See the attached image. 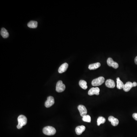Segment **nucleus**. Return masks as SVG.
<instances>
[{"instance_id": "nucleus-1", "label": "nucleus", "mask_w": 137, "mask_h": 137, "mask_svg": "<svg viewBox=\"0 0 137 137\" xmlns=\"http://www.w3.org/2000/svg\"><path fill=\"white\" fill-rule=\"evenodd\" d=\"M43 134L48 136H52L56 133V130L52 126H47L44 127L43 129Z\"/></svg>"}, {"instance_id": "nucleus-2", "label": "nucleus", "mask_w": 137, "mask_h": 137, "mask_svg": "<svg viewBox=\"0 0 137 137\" xmlns=\"http://www.w3.org/2000/svg\"><path fill=\"white\" fill-rule=\"evenodd\" d=\"M105 81V78L103 77H99L93 80L91 82V84L93 86H98L101 85Z\"/></svg>"}, {"instance_id": "nucleus-3", "label": "nucleus", "mask_w": 137, "mask_h": 137, "mask_svg": "<svg viewBox=\"0 0 137 137\" xmlns=\"http://www.w3.org/2000/svg\"><path fill=\"white\" fill-rule=\"evenodd\" d=\"M66 88V86L63 83V81L61 80H59L58 81L56 85V91L58 93H61L64 91Z\"/></svg>"}, {"instance_id": "nucleus-4", "label": "nucleus", "mask_w": 137, "mask_h": 137, "mask_svg": "<svg viewBox=\"0 0 137 137\" xmlns=\"http://www.w3.org/2000/svg\"><path fill=\"white\" fill-rule=\"evenodd\" d=\"M18 124L23 126L25 125L27 122V119L25 116L20 115L18 118Z\"/></svg>"}, {"instance_id": "nucleus-5", "label": "nucleus", "mask_w": 137, "mask_h": 137, "mask_svg": "<svg viewBox=\"0 0 137 137\" xmlns=\"http://www.w3.org/2000/svg\"><path fill=\"white\" fill-rule=\"evenodd\" d=\"M55 103V100L53 97L50 96L47 98V100L45 101V106L46 107L48 108L53 106Z\"/></svg>"}, {"instance_id": "nucleus-6", "label": "nucleus", "mask_w": 137, "mask_h": 137, "mask_svg": "<svg viewBox=\"0 0 137 137\" xmlns=\"http://www.w3.org/2000/svg\"><path fill=\"white\" fill-rule=\"evenodd\" d=\"M107 62L109 66L112 67L116 69L119 68V64L116 62L114 61L112 58H108L107 60Z\"/></svg>"}, {"instance_id": "nucleus-7", "label": "nucleus", "mask_w": 137, "mask_h": 137, "mask_svg": "<svg viewBox=\"0 0 137 137\" xmlns=\"http://www.w3.org/2000/svg\"><path fill=\"white\" fill-rule=\"evenodd\" d=\"M78 109L80 113V116L82 117L86 116L87 113V111L86 108L83 105H80L78 106Z\"/></svg>"}, {"instance_id": "nucleus-8", "label": "nucleus", "mask_w": 137, "mask_h": 137, "mask_svg": "<svg viewBox=\"0 0 137 137\" xmlns=\"http://www.w3.org/2000/svg\"><path fill=\"white\" fill-rule=\"evenodd\" d=\"M100 92V89L98 87L96 88H92L89 90L88 94L90 96L96 94V95H99Z\"/></svg>"}, {"instance_id": "nucleus-9", "label": "nucleus", "mask_w": 137, "mask_h": 137, "mask_svg": "<svg viewBox=\"0 0 137 137\" xmlns=\"http://www.w3.org/2000/svg\"><path fill=\"white\" fill-rule=\"evenodd\" d=\"M109 121L111 123V124L113 126H117L119 124V121L118 119L115 118L113 116H111L108 118Z\"/></svg>"}, {"instance_id": "nucleus-10", "label": "nucleus", "mask_w": 137, "mask_h": 137, "mask_svg": "<svg viewBox=\"0 0 137 137\" xmlns=\"http://www.w3.org/2000/svg\"><path fill=\"white\" fill-rule=\"evenodd\" d=\"M106 86L109 88H114L116 86L114 80L112 79H108L106 81Z\"/></svg>"}, {"instance_id": "nucleus-11", "label": "nucleus", "mask_w": 137, "mask_h": 137, "mask_svg": "<svg viewBox=\"0 0 137 137\" xmlns=\"http://www.w3.org/2000/svg\"><path fill=\"white\" fill-rule=\"evenodd\" d=\"M133 84L132 82L128 81L124 85L123 88V90L125 92H128L133 87Z\"/></svg>"}, {"instance_id": "nucleus-12", "label": "nucleus", "mask_w": 137, "mask_h": 137, "mask_svg": "<svg viewBox=\"0 0 137 137\" xmlns=\"http://www.w3.org/2000/svg\"><path fill=\"white\" fill-rule=\"evenodd\" d=\"M85 129V127L84 126L81 125L78 126L75 128V132L77 134L79 135L81 134Z\"/></svg>"}, {"instance_id": "nucleus-13", "label": "nucleus", "mask_w": 137, "mask_h": 137, "mask_svg": "<svg viewBox=\"0 0 137 137\" xmlns=\"http://www.w3.org/2000/svg\"><path fill=\"white\" fill-rule=\"evenodd\" d=\"M68 67V64L67 63H64L62 64L58 69V72L60 73H63L66 71Z\"/></svg>"}, {"instance_id": "nucleus-14", "label": "nucleus", "mask_w": 137, "mask_h": 137, "mask_svg": "<svg viewBox=\"0 0 137 137\" xmlns=\"http://www.w3.org/2000/svg\"><path fill=\"white\" fill-rule=\"evenodd\" d=\"M101 64L99 63H96L91 64L89 65L88 68L90 70H95L100 67Z\"/></svg>"}, {"instance_id": "nucleus-15", "label": "nucleus", "mask_w": 137, "mask_h": 137, "mask_svg": "<svg viewBox=\"0 0 137 137\" xmlns=\"http://www.w3.org/2000/svg\"><path fill=\"white\" fill-rule=\"evenodd\" d=\"M0 34L4 38H7L9 36V34L7 30L4 28H2L1 29Z\"/></svg>"}, {"instance_id": "nucleus-16", "label": "nucleus", "mask_w": 137, "mask_h": 137, "mask_svg": "<svg viewBox=\"0 0 137 137\" xmlns=\"http://www.w3.org/2000/svg\"><path fill=\"white\" fill-rule=\"evenodd\" d=\"M38 23L36 21H31L28 23L27 26L30 28H36L37 27Z\"/></svg>"}, {"instance_id": "nucleus-17", "label": "nucleus", "mask_w": 137, "mask_h": 137, "mask_svg": "<svg viewBox=\"0 0 137 137\" xmlns=\"http://www.w3.org/2000/svg\"><path fill=\"white\" fill-rule=\"evenodd\" d=\"M116 83H117L116 86H117V88L118 89L120 90V89H122L123 88L124 86V84L123 83V82L121 81L119 77L117 78H116Z\"/></svg>"}, {"instance_id": "nucleus-18", "label": "nucleus", "mask_w": 137, "mask_h": 137, "mask_svg": "<svg viewBox=\"0 0 137 137\" xmlns=\"http://www.w3.org/2000/svg\"><path fill=\"white\" fill-rule=\"evenodd\" d=\"M79 85L84 90H86L88 88L87 82L85 80H80L79 82Z\"/></svg>"}, {"instance_id": "nucleus-19", "label": "nucleus", "mask_w": 137, "mask_h": 137, "mask_svg": "<svg viewBox=\"0 0 137 137\" xmlns=\"http://www.w3.org/2000/svg\"><path fill=\"white\" fill-rule=\"evenodd\" d=\"M106 119L103 116H99L97 120V125H100L101 124H103L106 122Z\"/></svg>"}, {"instance_id": "nucleus-20", "label": "nucleus", "mask_w": 137, "mask_h": 137, "mask_svg": "<svg viewBox=\"0 0 137 137\" xmlns=\"http://www.w3.org/2000/svg\"><path fill=\"white\" fill-rule=\"evenodd\" d=\"M82 120L83 121H85V122L90 123L91 121V119L90 116L86 115V116L82 117Z\"/></svg>"}, {"instance_id": "nucleus-21", "label": "nucleus", "mask_w": 137, "mask_h": 137, "mask_svg": "<svg viewBox=\"0 0 137 137\" xmlns=\"http://www.w3.org/2000/svg\"><path fill=\"white\" fill-rule=\"evenodd\" d=\"M133 119H135L137 121V113H134L133 115Z\"/></svg>"}, {"instance_id": "nucleus-22", "label": "nucleus", "mask_w": 137, "mask_h": 137, "mask_svg": "<svg viewBox=\"0 0 137 137\" xmlns=\"http://www.w3.org/2000/svg\"><path fill=\"white\" fill-rule=\"evenodd\" d=\"M133 87H135V86H137V83L136 82L134 81V82H133Z\"/></svg>"}, {"instance_id": "nucleus-23", "label": "nucleus", "mask_w": 137, "mask_h": 137, "mask_svg": "<svg viewBox=\"0 0 137 137\" xmlns=\"http://www.w3.org/2000/svg\"><path fill=\"white\" fill-rule=\"evenodd\" d=\"M22 127H23V126H21L20 125H19V124H18V125L17 126V128L18 129H21V128Z\"/></svg>"}, {"instance_id": "nucleus-24", "label": "nucleus", "mask_w": 137, "mask_h": 137, "mask_svg": "<svg viewBox=\"0 0 137 137\" xmlns=\"http://www.w3.org/2000/svg\"><path fill=\"white\" fill-rule=\"evenodd\" d=\"M134 62H135V64L137 65V56L135 58Z\"/></svg>"}]
</instances>
